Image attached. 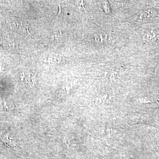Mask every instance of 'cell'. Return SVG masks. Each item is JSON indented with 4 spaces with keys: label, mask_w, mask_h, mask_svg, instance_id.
I'll use <instances>...</instances> for the list:
<instances>
[{
    "label": "cell",
    "mask_w": 159,
    "mask_h": 159,
    "mask_svg": "<svg viewBox=\"0 0 159 159\" xmlns=\"http://www.w3.org/2000/svg\"><path fill=\"white\" fill-rule=\"evenodd\" d=\"M103 8L104 10H105L106 12H107L109 11V7L108 3L107 2H104L103 3Z\"/></svg>",
    "instance_id": "obj_1"
}]
</instances>
